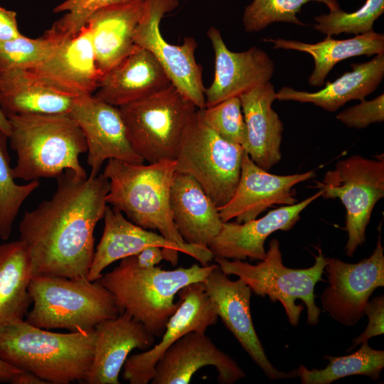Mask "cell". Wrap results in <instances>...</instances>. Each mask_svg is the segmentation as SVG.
<instances>
[{"label": "cell", "instance_id": "cell-1", "mask_svg": "<svg viewBox=\"0 0 384 384\" xmlns=\"http://www.w3.org/2000/svg\"><path fill=\"white\" fill-rule=\"evenodd\" d=\"M55 178L53 196L24 213L19 240L30 252L33 276L87 279L110 182L103 174L80 177L70 169Z\"/></svg>", "mask_w": 384, "mask_h": 384}, {"label": "cell", "instance_id": "cell-2", "mask_svg": "<svg viewBox=\"0 0 384 384\" xmlns=\"http://www.w3.org/2000/svg\"><path fill=\"white\" fill-rule=\"evenodd\" d=\"M175 174V160L135 164L109 159L103 171L110 182L106 201L134 224L159 231L201 265H208L213 260L210 249L186 243L174 225L170 192Z\"/></svg>", "mask_w": 384, "mask_h": 384}, {"label": "cell", "instance_id": "cell-3", "mask_svg": "<svg viewBox=\"0 0 384 384\" xmlns=\"http://www.w3.org/2000/svg\"><path fill=\"white\" fill-rule=\"evenodd\" d=\"M94 343V329L56 333L23 319L0 331V358L48 383H83L92 363Z\"/></svg>", "mask_w": 384, "mask_h": 384}, {"label": "cell", "instance_id": "cell-4", "mask_svg": "<svg viewBox=\"0 0 384 384\" xmlns=\"http://www.w3.org/2000/svg\"><path fill=\"white\" fill-rule=\"evenodd\" d=\"M11 148L17 161L15 178L25 181L56 178L70 169L87 177L79 156L87 152L84 134L69 114H9Z\"/></svg>", "mask_w": 384, "mask_h": 384}, {"label": "cell", "instance_id": "cell-5", "mask_svg": "<svg viewBox=\"0 0 384 384\" xmlns=\"http://www.w3.org/2000/svg\"><path fill=\"white\" fill-rule=\"evenodd\" d=\"M215 266L196 263L171 270L156 266L144 269L132 255L97 280L112 294L120 313H128L154 336L161 337L179 305L175 296L190 284L203 282Z\"/></svg>", "mask_w": 384, "mask_h": 384}, {"label": "cell", "instance_id": "cell-6", "mask_svg": "<svg viewBox=\"0 0 384 384\" xmlns=\"http://www.w3.org/2000/svg\"><path fill=\"white\" fill-rule=\"evenodd\" d=\"M28 292L33 307L25 321L43 329L90 331L121 314L112 294L98 280L33 276Z\"/></svg>", "mask_w": 384, "mask_h": 384}, {"label": "cell", "instance_id": "cell-7", "mask_svg": "<svg viewBox=\"0 0 384 384\" xmlns=\"http://www.w3.org/2000/svg\"><path fill=\"white\" fill-rule=\"evenodd\" d=\"M213 260L223 272L238 277L256 295L267 296L273 302H279L291 325H298L304 309L302 305L296 304L297 299L306 305L308 324L319 323L321 311L315 303L314 287L321 280L326 265V258L321 249L315 256L314 265L304 269H293L283 264L280 244L277 239L270 240L265 259L256 265L239 260Z\"/></svg>", "mask_w": 384, "mask_h": 384}, {"label": "cell", "instance_id": "cell-8", "mask_svg": "<svg viewBox=\"0 0 384 384\" xmlns=\"http://www.w3.org/2000/svg\"><path fill=\"white\" fill-rule=\"evenodd\" d=\"M118 108L132 149L148 163L175 159L185 130L198 109L173 85Z\"/></svg>", "mask_w": 384, "mask_h": 384}, {"label": "cell", "instance_id": "cell-9", "mask_svg": "<svg viewBox=\"0 0 384 384\" xmlns=\"http://www.w3.org/2000/svg\"><path fill=\"white\" fill-rule=\"evenodd\" d=\"M244 152L241 145L220 137L197 109L178 147L176 172L192 176L218 208L235 191Z\"/></svg>", "mask_w": 384, "mask_h": 384}, {"label": "cell", "instance_id": "cell-10", "mask_svg": "<svg viewBox=\"0 0 384 384\" xmlns=\"http://www.w3.org/2000/svg\"><path fill=\"white\" fill-rule=\"evenodd\" d=\"M314 188L321 192V197L338 198L343 204L348 235L346 255L352 257L365 242L373 208L384 197L383 157L372 159L353 155L339 160Z\"/></svg>", "mask_w": 384, "mask_h": 384}, {"label": "cell", "instance_id": "cell-11", "mask_svg": "<svg viewBox=\"0 0 384 384\" xmlns=\"http://www.w3.org/2000/svg\"><path fill=\"white\" fill-rule=\"evenodd\" d=\"M179 6L178 0H144L137 26L134 43L150 51L165 70L171 84L198 109L206 107L203 68L197 63L195 51L198 43L185 37L181 45L167 42L160 31L164 15Z\"/></svg>", "mask_w": 384, "mask_h": 384}, {"label": "cell", "instance_id": "cell-12", "mask_svg": "<svg viewBox=\"0 0 384 384\" xmlns=\"http://www.w3.org/2000/svg\"><path fill=\"white\" fill-rule=\"evenodd\" d=\"M383 251L379 235L373 252L357 263L326 258L324 270L329 284L321 295V302L334 320L353 326L365 315L370 297L384 286Z\"/></svg>", "mask_w": 384, "mask_h": 384}, {"label": "cell", "instance_id": "cell-13", "mask_svg": "<svg viewBox=\"0 0 384 384\" xmlns=\"http://www.w3.org/2000/svg\"><path fill=\"white\" fill-rule=\"evenodd\" d=\"M179 305L169 319L161 340L144 352L129 356L123 366V378L130 384H148L156 362L177 340L191 331L206 332L216 324L218 315L203 282L183 287L177 294Z\"/></svg>", "mask_w": 384, "mask_h": 384}, {"label": "cell", "instance_id": "cell-14", "mask_svg": "<svg viewBox=\"0 0 384 384\" xmlns=\"http://www.w3.org/2000/svg\"><path fill=\"white\" fill-rule=\"evenodd\" d=\"M69 114L85 138L87 163L91 169L90 176H97L106 160L144 163L131 146L117 107L99 100L93 95H80L75 97Z\"/></svg>", "mask_w": 384, "mask_h": 384}, {"label": "cell", "instance_id": "cell-15", "mask_svg": "<svg viewBox=\"0 0 384 384\" xmlns=\"http://www.w3.org/2000/svg\"><path fill=\"white\" fill-rule=\"evenodd\" d=\"M203 283L218 317L269 379L297 376L296 370L280 371L269 361L253 325L250 311L252 292L248 285L240 278L230 279L217 264Z\"/></svg>", "mask_w": 384, "mask_h": 384}, {"label": "cell", "instance_id": "cell-16", "mask_svg": "<svg viewBox=\"0 0 384 384\" xmlns=\"http://www.w3.org/2000/svg\"><path fill=\"white\" fill-rule=\"evenodd\" d=\"M316 176L314 171L290 175L270 174L257 165L245 151L240 179L230 201L218 208L223 222L242 223L257 218L274 205L297 203L294 187Z\"/></svg>", "mask_w": 384, "mask_h": 384}, {"label": "cell", "instance_id": "cell-17", "mask_svg": "<svg viewBox=\"0 0 384 384\" xmlns=\"http://www.w3.org/2000/svg\"><path fill=\"white\" fill-rule=\"evenodd\" d=\"M207 36L214 51L215 72L211 85L205 90L206 107L239 97L272 78L274 62L262 48L254 46L242 52L231 51L213 26Z\"/></svg>", "mask_w": 384, "mask_h": 384}, {"label": "cell", "instance_id": "cell-18", "mask_svg": "<svg viewBox=\"0 0 384 384\" xmlns=\"http://www.w3.org/2000/svg\"><path fill=\"white\" fill-rule=\"evenodd\" d=\"M26 70L45 84L76 97L93 95L102 77L86 26L76 35L63 39L49 56Z\"/></svg>", "mask_w": 384, "mask_h": 384}, {"label": "cell", "instance_id": "cell-19", "mask_svg": "<svg viewBox=\"0 0 384 384\" xmlns=\"http://www.w3.org/2000/svg\"><path fill=\"white\" fill-rule=\"evenodd\" d=\"M212 366L218 371V381L233 384L245 373L227 353L219 349L206 332L191 331L173 343L155 366L152 384H188L195 373Z\"/></svg>", "mask_w": 384, "mask_h": 384}, {"label": "cell", "instance_id": "cell-20", "mask_svg": "<svg viewBox=\"0 0 384 384\" xmlns=\"http://www.w3.org/2000/svg\"><path fill=\"white\" fill-rule=\"evenodd\" d=\"M321 196L318 191L301 202L283 206L247 222H223L208 245L213 259L262 260L266 256L265 242L267 238L277 230L292 229L304 208Z\"/></svg>", "mask_w": 384, "mask_h": 384}, {"label": "cell", "instance_id": "cell-21", "mask_svg": "<svg viewBox=\"0 0 384 384\" xmlns=\"http://www.w3.org/2000/svg\"><path fill=\"white\" fill-rule=\"evenodd\" d=\"M92 363L83 383L119 384V373L135 349L147 350L155 336L127 312L97 324L95 328Z\"/></svg>", "mask_w": 384, "mask_h": 384}, {"label": "cell", "instance_id": "cell-22", "mask_svg": "<svg viewBox=\"0 0 384 384\" xmlns=\"http://www.w3.org/2000/svg\"><path fill=\"white\" fill-rule=\"evenodd\" d=\"M103 219L102 235L95 250L87 275L90 281L99 279L102 271L112 263L137 255L150 246L161 247L164 260L173 266L178 263V252H183L176 243L134 224L112 207L107 206Z\"/></svg>", "mask_w": 384, "mask_h": 384}, {"label": "cell", "instance_id": "cell-23", "mask_svg": "<svg viewBox=\"0 0 384 384\" xmlns=\"http://www.w3.org/2000/svg\"><path fill=\"white\" fill-rule=\"evenodd\" d=\"M171 85L154 55L137 46L102 77L93 96L119 107L154 95Z\"/></svg>", "mask_w": 384, "mask_h": 384}, {"label": "cell", "instance_id": "cell-24", "mask_svg": "<svg viewBox=\"0 0 384 384\" xmlns=\"http://www.w3.org/2000/svg\"><path fill=\"white\" fill-rule=\"evenodd\" d=\"M144 0H129L95 11L89 28L98 70L102 76L129 55L137 46L134 35Z\"/></svg>", "mask_w": 384, "mask_h": 384}, {"label": "cell", "instance_id": "cell-25", "mask_svg": "<svg viewBox=\"0 0 384 384\" xmlns=\"http://www.w3.org/2000/svg\"><path fill=\"white\" fill-rule=\"evenodd\" d=\"M276 95L274 85L269 81L239 96L247 130L244 151L267 171L282 159L284 125L272 107Z\"/></svg>", "mask_w": 384, "mask_h": 384}, {"label": "cell", "instance_id": "cell-26", "mask_svg": "<svg viewBox=\"0 0 384 384\" xmlns=\"http://www.w3.org/2000/svg\"><path fill=\"white\" fill-rule=\"evenodd\" d=\"M170 208L174 225L188 244L208 247L223 221L214 205L190 175L176 172L171 187Z\"/></svg>", "mask_w": 384, "mask_h": 384}, {"label": "cell", "instance_id": "cell-27", "mask_svg": "<svg viewBox=\"0 0 384 384\" xmlns=\"http://www.w3.org/2000/svg\"><path fill=\"white\" fill-rule=\"evenodd\" d=\"M351 70L344 73L334 82H327L324 88L309 92L291 87H282L276 95L279 101L312 103L334 112L346 102L362 100L373 92L384 77V53L375 55L370 60L351 64Z\"/></svg>", "mask_w": 384, "mask_h": 384}, {"label": "cell", "instance_id": "cell-28", "mask_svg": "<svg viewBox=\"0 0 384 384\" xmlns=\"http://www.w3.org/2000/svg\"><path fill=\"white\" fill-rule=\"evenodd\" d=\"M76 96L59 91L26 70H0V107L9 114H69Z\"/></svg>", "mask_w": 384, "mask_h": 384}, {"label": "cell", "instance_id": "cell-29", "mask_svg": "<svg viewBox=\"0 0 384 384\" xmlns=\"http://www.w3.org/2000/svg\"><path fill=\"white\" fill-rule=\"evenodd\" d=\"M264 41L273 43L274 49L294 50L311 55L314 68L308 78V83L314 87L323 86L327 75L340 61L354 56L384 53V35L374 31L344 40L326 36L325 39L315 43L284 38H267Z\"/></svg>", "mask_w": 384, "mask_h": 384}, {"label": "cell", "instance_id": "cell-30", "mask_svg": "<svg viewBox=\"0 0 384 384\" xmlns=\"http://www.w3.org/2000/svg\"><path fill=\"white\" fill-rule=\"evenodd\" d=\"M33 276L31 255L22 241L0 245V331L26 317L33 303L28 292Z\"/></svg>", "mask_w": 384, "mask_h": 384}, {"label": "cell", "instance_id": "cell-31", "mask_svg": "<svg viewBox=\"0 0 384 384\" xmlns=\"http://www.w3.org/2000/svg\"><path fill=\"white\" fill-rule=\"evenodd\" d=\"M356 352L343 356H325L329 361L323 369H307L299 366L297 376L302 384H330L340 378L355 375H366L377 380L384 367V351L372 348L368 342L361 343Z\"/></svg>", "mask_w": 384, "mask_h": 384}, {"label": "cell", "instance_id": "cell-32", "mask_svg": "<svg viewBox=\"0 0 384 384\" xmlns=\"http://www.w3.org/2000/svg\"><path fill=\"white\" fill-rule=\"evenodd\" d=\"M8 136L0 129V238H9L14 223L24 201L39 186L38 180L17 184L7 149Z\"/></svg>", "mask_w": 384, "mask_h": 384}, {"label": "cell", "instance_id": "cell-33", "mask_svg": "<svg viewBox=\"0 0 384 384\" xmlns=\"http://www.w3.org/2000/svg\"><path fill=\"white\" fill-rule=\"evenodd\" d=\"M309 1L323 3L330 11L341 9L337 0H253L244 9V29L247 33L259 32L276 22L306 26L297 14Z\"/></svg>", "mask_w": 384, "mask_h": 384}, {"label": "cell", "instance_id": "cell-34", "mask_svg": "<svg viewBox=\"0 0 384 384\" xmlns=\"http://www.w3.org/2000/svg\"><path fill=\"white\" fill-rule=\"evenodd\" d=\"M384 12V0H366L358 10L347 13L341 9L314 17V28L328 36L340 33L359 35L373 31L374 22Z\"/></svg>", "mask_w": 384, "mask_h": 384}, {"label": "cell", "instance_id": "cell-35", "mask_svg": "<svg viewBox=\"0 0 384 384\" xmlns=\"http://www.w3.org/2000/svg\"><path fill=\"white\" fill-rule=\"evenodd\" d=\"M63 39L47 33L37 38L24 36L0 41V70H28L49 56Z\"/></svg>", "mask_w": 384, "mask_h": 384}, {"label": "cell", "instance_id": "cell-36", "mask_svg": "<svg viewBox=\"0 0 384 384\" xmlns=\"http://www.w3.org/2000/svg\"><path fill=\"white\" fill-rule=\"evenodd\" d=\"M207 124L225 140L244 147L247 130L240 97H233L202 110Z\"/></svg>", "mask_w": 384, "mask_h": 384}, {"label": "cell", "instance_id": "cell-37", "mask_svg": "<svg viewBox=\"0 0 384 384\" xmlns=\"http://www.w3.org/2000/svg\"><path fill=\"white\" fill-rule=\"evenodd\" d=\"M127 1L129 0H65L53 9L55 13L65 11V14L45 33L59 39L73 36L85 26L95 11Z\"/></svg>", "mask_w": 384, "mask_h": 384}, {"label": "cell", "instance_id": "cell-38", "mask_svg": "<svg viewBox=\"0 0 384 384\" xmlns=\"http://www.w3.org/2000/svg\"><path fill=\"white\" fill-rule=\"evenodd\" d=\"M336 119L348 127L364 129L370 124L384 121V95L371 100H361L360 103L345 109L336 115Z\"/></svg>", "mask_w": 384, "mask_h": 384}, {"label": "cell", "instance_id": "cell-39", "mask_svg": "<svg viewBox=\"0 0 384 384\" xmlns=\"http://www.w3.org/2000/svg\"><path fill=\"white\" fill-rule=\"evenodd\" d=\"M364 314L368 316V323L365 331L353 340L354 343L348 350L363 342H368L374 336H380L384 332V296L374 297L367 302L364 308Z\"/></svg>", "mask_w": 384, "mask_h": 384}, {"label": "cell", "instance_id": "cell-40", "mask_svg": "<svg viewBox=\"0 0 384 384\" xmlns=\"http://www.w3.org/2000/svg\"><path fill=\"white\" fill-rule=\"evenodd\" d=\"M22 36L18 28L16 13L0 6V41L14 40Z\"/></svg>", "mask_w": 384, "mask_h": 384}, {"label": "cell", "instance_id": "cell-41", "mask_svg": "<svg viewBox=\"0 0 384 384\" xmlns=\"http://www.w3.org/2000/svg\"><path fill=\"white\" fill-rule=\"evenodd\" d=\"M133 256L137 265L144 269L156 266L164 259L163 249L158 246L148 247Z\"/></svg>", "mask_w": 384, "mask_h": 384}, {"label": "cell", "instance_id": "cell-42", "mask_svg": "<svg viewBox=\"0 0 384 384\" xmlns=\"http://www.w3.org/2000/svg\"><path fill=\"white\" fill-rule=\"evenodd\" d=\"M10 383L12 384H48V382L43 380L32 372L21 370L13 377Z\"/></svg>", "mask_w": 384, "mask_h": 384}, {"label": "cell", "instance_id": "cell-43", "mask_svg": "<svg viewBox=\"0 0 384 384\" xmlns=\"http://www.w3.org/2000/svg\"><path fill=\"white\" fill-rule=\"evenodd\" d=\"M21 371L0 358V383H10L13 377Z\"/></svg>", "mask_w": 384, "mask_h": 384}, {"label": "cell", "instance_id": "cell-44", "mask_svg": "<svg viewBox=\"0 0 384 384\" xmlns=\"http://www.w3.org/2000/svg\"><path fill=\"white\" fill-rule=\"evenodd\" d=\"M0 129L4 132L9 137V135L11 132L10 124L6 117V114L4 113L3 110L0 107Z\"/></svg>", "mask_w": 384, "mask_h": 384}]
</instances>
